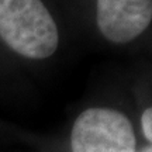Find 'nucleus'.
I'll use <instances>...</instances> for the list:
<instances>
[{
    "label": "nucleus",
    "instance_id": "obj_1",
    "mask_svg": "<svg viewBox=\"0 0 152 152\" xmlns=\"http://www.w3.org/2000/svg\"><path fill=\"white\" fill-rule=\"evenodd\" d=\"M0 38L30 59L54 55L59 44L56 23L42 0H0Z\"/></svg>",
    "mask_w": 152,
    "mask_h": 152
},
{
    "label": "nucleus",
    "instance_id": "obj_2",
    "mask_svg": "<svg viewBox=\"0 0 152 152\" xmlns=\"http://www.w3.org/2000/svg\"><path fill=\"white\" fill-rule=\"evenodd\" d=\"M135 145L132 124L118 110L87 109L72 127V152H135Z\"/></svg>",
    "mask_w": 152,
    "mask_h": 152
},
{
    "label": "nucleus",
    "instance_id": "obj_3",
    "mask_svg": "<svg viewBox=\"0 0 152 152\" xmlns=\"http://www.w3.org/2000/svg\"><path fill=\"white\" fill-rule=\"evenodd\" d=\"M152 21V0H96V23L106 39L127 44Z\"/></svg>",
    "mask_w": 152,
    "mask_h": 152
},
{
    "label": "nucleus",
    "instance_id": "obj_4",
    "mask_svg": "<svg viewBox=\"0 0 152 152\" xmlns=\"http://www.w3.org/2000/svg\"><path fill=\"white\" fill-rule=\"evenodd\" d=\"M141 127L142 132L152 145V107H148L141 115Z\"/></svg>",
    "mask_w": 152,
    "mask_h": 152
},
{
    "label": "nucleus",
    "instance_id": "obj_5",
    "mask_svg": "<svg viewBox=\"0 0 152 152\" xmlns=\"http://www.w3.org/2000/svg\"><path fill=\"white\" fill-rule=\"evenodd\" d=\"M140 152H152V145H149V147H144Z\"/></svg>",
    "mask_w": 152,
    "mask_h": 152
}]
</instances>
